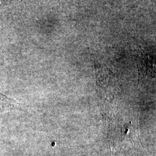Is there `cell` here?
<instances>
[{
  "label": "cell",
  "instance_id": "1",
  "mask_svg": "<svg viewBox=\"0 0 156 156\" xmlns=\"http://www.w3.org/2000/svg\"><path fill=\"white\" fill-rule=\"evenodd\" d=\"M20 104L16 101L0 92V114L4 112L18 110Z\"/></svg>",
  "mask_w": 156,
  "mask_h": 156
}]
</instances>
